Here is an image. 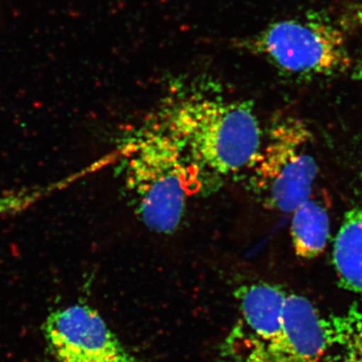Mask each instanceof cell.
Segmentation results:
<instances>
[{"label": "cell", "mask_w": 362, "mask_h": 362, "mask_svg": "<svg viewBox=\"0 0 362 362\" xmlns=\"http://www.w3.org/2000/svg\"><path fill=\"white\" fill-rule=\"evenodd\" d=\"M357 75V80L361 81L362 82V61L358 66H357V69L356 71Z\"/></svg>", "instance_id": "obj_11"}, {"label": "cell", "mask_w": 362, "mask_h": 362, "mask_svg": "<svg viewBox=\"0 0 362 362\" xmlns=\"http://www.w3.org/2000/svg\"><path fill=\"white\" fill-rule=\"evenodd\" d=\"M339 21L345 30L346 28H362V2L350 6Z\"/></svg>", "instance_id": "obj_10"}, {"label": "cell", "mask_w": 362, "mask_h": 362, "mask_svg": "<svg viewBox=\"0 0 362 362\" xmlns=\"http://www.w3.org/2000/svg\"><path fill=\"white\" fill-rule=\"evenodd\" d=\"M332 362H362V306L326 318Z\"/></svg>", "instance_id": "obj_9"}, {"label": "cell", "mask_w": 362, "mask_h": 362, "mask_svg": "<svg viewBox=\"0 0 362 362\" xmlns=\"http://www.w3.org/2000/svg\"><path fill=\"white\" fill-rule=\"evenodd\" d=\"M312 137L306 124L291 116L272 121L264 133L249 171L252 192L267 209L291 214L312 197L318 175Z\"/></svg>", "instance_id": "obj_5"}, {"label": "cell", "mask_w": 362, "mask_h": 362, "mask_svg": "<svg viewBox=\"0 0 362 362\" xmlns=\"http://www.w3.org/2000/svg\"><path fill=\"white\" fill-rule=\"evenodd\" d=\"M42 329L45 362H135L99 312L82 302L51 312Z\"/></svg>", "instance_id": "obj_6"}, {"label": "cell", "mask_w": 362, "mask_h": 362, "mask_svg": "<svg viewBox=\"0 0 362 362\" xmlns=\"http://www.w3.org/2000/svg\"><path fill=\"white\" fill-rule=\"evenodd\" d=\"M238 316L218 362H332L326 318L310 300L255 282L235 293Z\"/></svg>", "instance_id": "obj_1"}, {"label": "cell", "mask_w": 362, "mask_h": 362, "mask_svg": "<svg viewBox=\"0 0 362 362\" xmlns=\"http://www.w3.org/2000/svg\"><path fill=\"white\" fill-rule=\"evenodd\" d=\"M332 264L340 286L362 295V187L357 189L335 235Z\"/></svg>", "instance_id": "obj_7"}, {"label": "cell", "mask_w": 362, "mask_h": 362, "mask_svg": "<svg viewBox=\"0 0 362 362\" xmlns=\"http://www.w3.org/2000/svg\"><path fill=\"white\" fill-rule=\"evenodd\" d=\"M152 129L131 150L124 180L143 225L151 232L169 235L182 221L199 173L168 133L157 126Z\"/></svg>", "instance_id": "obj_3"}, {"label": "cell", "mask_w": 362, "mask_h": 362, "mask_svg": "<svg viewBox=\"0 0 362 362\" xmlns=\"http://www.w3.org/2000/svg\"><path fill=\"white\" fill-rule=\"evenodd\" d=\"M291 214L290 235L298 258L320 256L330 237V218L325 207L312 197Z\"/></svg>", "instance_id": "obj_8"}, {"label": "cell", "mask_w": 362, "mask_h": 362, "mask_svg": "<svg viewBox=\"0 0 362 362\" xmlns=\"http://www.w3.org/2000/svg\"><path fill=\"white\" fill-rule=\"evenodd\" d=\"M345 28L323 11L271 23L240 42L284 77L315 80L335 77L351 66Z\"/></svg>", "instance_id": "obj_4"}, {"label": "cell", "mask_w": 362, "mask_h": 362, "mask_svg": "<svg viewBox=\"0 0 362 362\" xmlns=\"http://www.w3.org/2000/svg\"><path fill=\"white\" fill-rule=\"evenodd\" d=\"M156 126L180 145L199 173L218 178L249 170L264 137L250 102L194 87L164 101Z\"/></svg>", "instance_id": "obj_2"}]
</instances>
